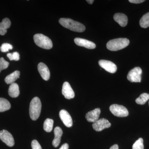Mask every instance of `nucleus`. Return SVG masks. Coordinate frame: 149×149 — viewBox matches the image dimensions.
Returning <instances> with one entry per match:
<instances>
[{
  "mask_svg": "<svg viewBox=\"0 0 149 149\" xmlns=\"http://www.w3.org/2000/svg\"><path fill=\"white\" fill-rule=\"evenodd\" d=\"M59 22L63 27L74 32H82L85 29V26L83 24L71 19L61 18L59 20Z\"/></svg>",
  "mask_w": 149,
  "mask_h": 149,
  "instance_id": "obj_1",
  "label": "nucleus"
},
{
  "mask_svg": "<svg viewBox=\"0 0 149 149\" xmlns=\"http://www.w3.org/2000/svg\"><path fill=\"white\" fill-rule=\"evenodd\" d=\"M129 43L130 41L127 38H118L109 41L107 44V47L109 50L117 51L126 47Z\"/></svg>",
  "mask_w": 149,
  "mask_h": 149,
  "instance_id": "obj_2",
  "label": "nucleus"
},
{
  "mask_svg": "<svg viewBox=\"0 0 149 149\" xmlns=\"http://www.w3.org/2000/svg\"><path fill=\"white\" fill-rule=\"evenodd\" d=\"M41 109L42 104L41 101L38 97H35L32 99L29 106V115L32 120H36L39 118Z\"/></svg>",
  "mask_w": 149,
  "mask_h": 149,
  "instance_id": "obj_3",
  "label": "nucleus"
},
{
  "mask_svg": "<svg viewBox=\"0 0 149 149\" xmlns=\"http://www.w3.org/2000/svg\"><path fill=\"white\" fill-rule=\"evenodd\" d=\"M34 42L40 47L50 49L53 47L52 40L47 36L41 34H36L34 36Z\"/></svg>",
  "mask_w": 149,
  "mask_h": 149,
  "instance_id": "obj_4",
  "label": "nucleus"
},
{
  "mask_svg": "<svg viewBox=\"0 0 149 149\" xmlns=\"http://www.w3.org/2000/svg\"><path fill=\"white\" fill-rule=\"evenodd\" d=\"M109 109L112 113L117 117H126L129 114L128 109L125 107L116 104L111 105Z\"/></svg>",
  "mask_w": 149,
  "mask_h": 149,
  "instance_id": "obj_5",
  "label": "nucleus"
},
{
  "mask_svg": "<svg viewBox=\"0 0 149 149\" xmlns=\"http://www.w3.org/2000/svg\"><path fill=\"white\" fill-rule=\"evenodd\" d=\"M142 74V70L141 68H134L128 72L127 79L132 83H141Z\"/></svg>",
  "mask_w": 149,
  "mask_h": 149,
  "instance_id": "obj_6",
  "label": "nucleus"
},
{
  "mask_svg": "<svg viewBox=\"0 0 149 149\" xmlns=\"http://www.w3.org/2000/svg\"><path fill=\"white\" fill-rule=\"evenodd\" d=\"M111 126V123L105 118H102L98 119L93 123V129L96 131H102L105 128H109Z\"/></svg>",
  "mask_w": 149,
  "mask_h": 149,
  "instance_id": "obj_7",
  "label": "nucleus"
},
{
  "mask_svg": "<svg viewBox=\"0 0 149 149\" xmlns=\"http://www.w3.org/2000/svg\"><path fill=\"white\" fill-rule=\"evenodd\" d=\"M0 139L9 147H13L15 144L13 136L7 130L0 131Z\"/></svg>",
  "mask_w": 149,
  "mask_h": 149,
  "instance_id": "obj_8",
  "label": "nucleus"
},
{
  "mask_svg": "<svg viewBox=\"0 0 149 149\" xmlns=\"http://www.w3.org/2000/svg\"><path fill=\"white\" fill-rule=\"evenodd\" d=\"M100 66L107 72L114 73L117 70V66L113 63L109 61L101 60L99 61Z\"/></svg>",
  "mask_w": 149,
  "mask_h": 149,
  "instance_id": "obj_9",
  "label": "nucleus"
},
{
  "mask_svg": "<svg viewBox=\"0 0 149 149\" xmlns=\"http://www.w3.org/2000/svg\"><path fill=\"white\" fill-rule=\"evenodd\" d=\"M59 116L62 122L66 127L70 128L72 125V118L68 112L65 110H61L59 112Z\"/></svg>",
  "mask_w": 149,
  "mask_h": 149,
  "instance_id": "obj_10",
  "label": "nucleus"
},
{
  "mask_svg": "<svg viewBox=\"0 0 149 149\" xmlns=\"http://www.w3.org/2000/svg\"><path fill=\"white\" fill-rule=\"evenodd\" d=\"M62 93L67 99H72L74 97V93L69 83L65 82L63 85Z\"/></svg>",
  "mask_w": 149,
  "mask_h": 149,
  "instance_id": "obj_11",
  "label": "nucleus"
},
{
  "mask_svg": "<svg viewBox=\"0 0 149 149\" xmlns=\"http://www.w3.org/2000/svg\"><path fill=\"white\" fill-rule=\"evenodd\" d=\"M74 42L77 46L84 47L87 49H94L96 47V45L95 43L91 41L82 38H75Z\"/></svg>",
  "mask_w": 149,
  "mask_h": 149,
  "instance_id": "obj_12",
  "label": "nucleus"
},
{
  "mask_svg": "<svg viewBox=\"0 0 149 149\" xmlns=\"http://www.w3.org/2000/svg\"><path fill=\"white\" fill-rule=\"evenodd\" d=\"M38 70L41 77L44 80L47 81L50 77V73L49 68L43 63H40L38 65Z\"/></svg>",
  "mask_w": 149,
  "mask_h": 149,
  "instance_id": "obj_13",
  "label": "nucleus"
},
{
  "mask_svg": "<svg viewBox=\"0 0 149 149\" xmlns=\"http://www.w3.org/2000/svg\"><path fill=\"white\" fill-rule=\"evenodd\" d=\"M100 113L101 110L100 108L95 109L87 113L85 118L88 122H93L94 123L97 120H98Z\"/></svg>",
  "mask_w": 149,
  "mask_h": 149,
  "instance_id": "obj_14",
  "label": "nucleus"
},
{
  "mask_svg": "<svg viewBox=\"0 0 149 149\" xmlns=\"http://www.w3.org/2000/svg\"><path fill=\"white\" fill-rule=\"evenodd\" d=\"M113 19L115 21L117 22L121 27H125L128 23V17L123 13L115 14L113 16Z\"/></svg>",
  "mask_w": 149,
  "mask_h": 149,
  "instance_id": "obj_15",
  "label": "nucleus"
},
{
  "mask_svg": "<svg viewBox=\"0 0 149 149\" xmlns=\"http://www.w3.org/2000/svg\"><path fill=\"white\" fill-rule=\"evenodd\" d=\"M54 133L55 137L53 141L52 145L55 148H56L59 145L60 143L61 136L63 132L60 127H56L54 130Z\"/></svg>",
  "mask_w": 149,
  "mask_h": 149,
  "instance_id": "obj_16",
  "label": "nucleus"
},
{
  "mask_svg": "<svg viewBox=\"0 0 149 149\" xmlns=\"http://www.w3.org/2000/svg\"><path fill=\"white\" fill-rule=\"evenodd\" d=\"M10 25L11 22L8 18L3 19L0 23V35H5L7 32V29L10 27Z\"/></svg>",
  "mask_w": 149,
  "mask_h": 149,
  "instance_id": "obj_17",
  "label": "nucleus"
},
{
  "mask_svg": "<svg viewBox=\"0 0 149 149\" xmlns=\"http://www.w3.org/2000/svg\"><path fill=\"white\" fill-rule=\"evenodd\" d=\"M8 94L13 98L17 97L19 95V88L17 83H14L11 84L8 89Z\"/></svg>",
  "mask_w": 149,
  "mask_h": 149,
  "instance_id": "obj_18",
  "label": "nucleus"
},
{
  "mask_svg": "<svg viewBox=\"0 0 149 149\" xmlns=\"http://www.w3.org/2000/svg\"><path fill=\"white\" fill-rule=\"evenodd\" d=\"M20 72L18 70H16L10 74H9L5 79V82L7 84H11L14 82L18 78H19Z\"/></svg>",
  "mask_w": 149,
  "mask_h": 149,
  "instance_id": "obj_19",
  "label": "nucleus"
},
{
  "mask_svg": "<svg viewBox=\"0 0 149 149\" xmlns=\"http://www.w3.org/2000/svg\"><path fill=\"white\" fill-rule=\"evenodd\" d=\"M11 105L8 100L0 98V112L5 111L10 109Z\"/></svg>",
  "mask_w": 149,
  "mask_h": 149,
  "instance_id": "obj_20",
  "label": "nucleus"
},
{
  "mask_svg": "<svg viewBox=\"0 0 149 149\" xmlns=\"http://www.w3.org/2000/svg\"><path fill=\"white\" fill-rule=\"evenodd\" d=\"M149 100V94L144 93L141 94V95L138 98L136 99V103L140 105H143Z\"/></svg>",
  "mask_w": 149,
  "mask_h": 149,
  "instance_id": "obj_21",
  "label": "nucleus"
},
{
  "mask_svg": "<svg viewBox=\"0 0 149 149\" xmlns=\"http://www.w3.org/2000/svg\"><path fill=\"white\" fill-rule=\"evenodd\" d=\"M141 27L146 28L149 27V12L144 15L140 20Z\"/></svg>",
  "mask_w": 149,
  "mask_h": 149,
  "instance_id": "obj_22",
  "label": "nucleus"
},
{
  "mask_svg": "<svg viewBox=\"0 0 149 149\" xmlns=\"http://www.w3.org/2000/svg\"><path fill=\"white\" fill-rule=\"evenodd\" d=\"M54 120L50 118H47L44 123V129L47 132H51L53 127Z\"/></svg>",
  "mask_w": 149,
  "mask_h": 149,
  "instance_id": "obj_23",
  "label": "nucleus"
},
{
  "mask_svg": "<svg viewBox=\"0 0 149 149\" xmlns=\"http://www.w3.org/2000/svg\"><path fill=\"white\" fill-rule=\"evenodd\" d=\"M143 140L142 138H139L133 144L132 149H144Z\"/></svg>",
  "mask_w": 149,
  "mask_h": 149,
  "instance_id": "obj_24",
  "label": "nucleus"
},
{
  "mask_svg": "<svg viewBox=\"0 0 149 149\" xmlns=\"http://www.w3.org/2000/svg\"><path fill=\"white\" fill-rule=\"evenodd\" d=\"M7 56L10 61H17L19 59V54L17 52H14L13 53L8 54Z\"/></svg>",
  "mask_w": 149,
  "mask_h": 149,
  "instance_id": "obj_25",
  "label": "nucleus"
},
{
  "mask_svg": "<svg viewBox=\"0 0 149 149\" xmlns=\"http://www.w3.org/2000/svg\"><path fill=\"white\" fill-rule=\"evenodd\" d=\"M13 48V46L10 44L8 43H4L1 46L0 50L3 52H8L10 50L12 49Z\"/></svg>",
  "mask_w": 149,
  "mask_h": 149,
  "instance_id": "obj_26",
  "label": "nucleus"
},
{
  "mask_svg": "<svg viewBox=\"0 0 149 149\" xmlns=\"http://www.w3.org/2000/svg\"><path fill=\"white\" fill-rule=\"evenodd\" d=\"M9 63L5 60L3 58H0V72L3 70L6 69L8 67Z\"/></svg>",
  "mask_w": 149,
  "mask_h": 149,
  "instance_id": "obj_27",
  "label": "nucleus"
},
{
  "mask_svg": "<svg viewBox=\"0 0 149 149\" xmlns=\"http://www.w3.org/2000/svg\"><path fill=\"white\" fill-rule=\"evenodd\" d=\"M32 149H42L40 144L37 140H33L31 143Z\"/></svg>",
  "mask_w": 149,
  "mask_h": 149,
  "instance_id": "obj_28",
  "label": "nucleus"
},
{
  "mask_svg": "<svg viewBox=\"0 0 149 149\" xmlns=\"http://www.w3.org/2000/svg\"><path fill=\"white\" fill-rule=\"evenodd\" d=\"M145 1L144 0H129V2L133 3L139 4Z\"/></svg>",
  "mask_w": 149,
  "mask_h": 149,
  "instance_id": "obj_29",
  "label": "nucleus"
},
{
  "mask_svg": "<svg viewBox=\"0 0 149 149\" xmlns=\"http://www.w3.org/2000/svg\"><path fill=\"white\" fill-rule=\"evenodd\" d=\"M68 148H69V146L68 144L65 143L61 146L59 149H68Z\"/></svg>",
  "mask_w": 149,
  "mask_h": 149,
  "instance_id": "obj_30",
  "label": "nucleus"
},
{
  "mask_svg": "<svg viewBox=\"0 0 149 149\" xmlns=\"http://www.w3.org/2000/svg\"><path fill=\"white\" fill-rule=\"evenodd\" d=\"M110 149H118V146L117 144H115L112 146Z\"/></svg>",
  "mask_w": 149,
  "mask_h": 149,
  "instance_id": "obj_31",
  "label": "nucleus"
},
{
  "mask_svg": "<svg viewBox=\"0 0 149 149\" xmlns=\"http://www.w3.org/2000/svg\"><path fill=\"white\" fill-rule=\"evenodd\" d=\"M86 1L88 3L90 4H92L94 2V1L93 0H87Z\"/></svg>",
  "mask_w": 149,
  "mask_h": 149,
  "instance_id": "obj_32",
  "label": "nucleus"
},
{
  "mask_svg": "<svg viewBox=\"0 0 149 149\" xmlns=\"http://www.w3.org/2000/svg\"></svg>",
  "mask_w": 149,
  "mask_h": 149,
  "instance_id": "obj_33",
  "label": "nucleus"
}]
</instances>
